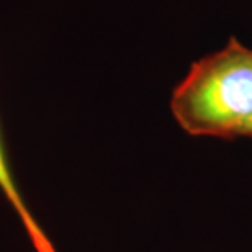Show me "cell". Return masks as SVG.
<instances>
[{"label": "cell", "instance_id": "6da1fadb", "mask_svg": "<svg viewBox=\"0 0 252 252\" xmlns=\"http://www.w3.org/2000/svg\"><path fill=\"white\" fill-rule=\"evenodd\" d=\"M170 112L190 136L233 139L252 123V49L236 38L193 63L174 89Z\"/></svg>", "mask_w": 252, "mask_h": 252}, {"label": "cell", "instance_id": "7a4b0ae2", "mask_svg": "<svg viewBox=\"0 0 252 252\" xmlns=\"http://www.w3.org/2000/svg\"><path fill=\"white\" fill-rule=\"evenodd\" d=\"M0 190H2L3 196L7 198L13 211L17 213L20 223H22L34 252H56L51 239L48 238V234L44 233L39 223L34 220V216L32 215V211H30L23 195L20 193L18 185L13 179L12 169H10V165H8L7 154H5L2 134H0Z\"/></svg>", "mask_w": 252, "mask_h": 252}, {"label": "cell", "instance_id": "3957f363", "mask_svg": "<svg viewBox=\"0 0 252 252\" xmlns=\"http://www.w3.org/2000/svg\"><path fill=\"white\" fill-rule=\"evenodd\" d=\"M248 138H252V123H251V129H249V134H248Z\"/></svg>", "mask_w": 252, "mask_h": 252}]
</instances>
